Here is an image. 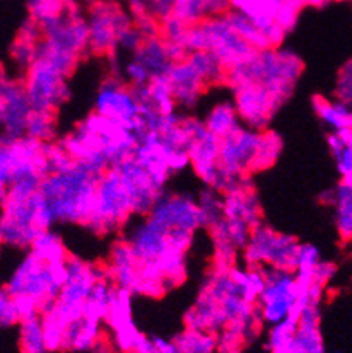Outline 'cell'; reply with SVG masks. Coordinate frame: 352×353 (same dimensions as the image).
<instances>
[{"mask_svg":"<svg viewBox=\"0 0 352 353\" xmlns=\"http://www.w3.org/2000/svg\"><path fill=\"white\" fill-rule=\"evenodd\" d=\"M33 104L28 97L23 81L2 77L0 84V125L2 140L19 139L26 135L30 117L33 114Z\"/></svg>","mask_w":352,"mask_h":353,"instance_id":"e0dca14e","label":"cell"},{"mask_svg":"<svg viewBox=\"0 0 352 353\" xmlns=\"http://www.w3.org/2000/svg\"><path fill=\"white\" fill-rule=\"evenodd\" d=\"M168 81L173 89L176 103L183 110H190L195 106L207 89L206 81L190 63L188 59H183L171 65L170 72H168Z\"/></svg>","mask_w":352,"mask_h":353,"instance_id":"484cf974","label":"cell"},{"mask_svg":"<svg viewBox=\"0 0 352 353\" xmlns=\"http://www.w3.org/2000/svg\"><path fill=\"white\" fill-rule=\"evenodd\" d=\"M300 282L293 270L265 268V287L257 302L262 323L274 326L289 316H296Z\"/></svg>","mask_w":352,"mask_h":353,"instance_id":"4fadbf2b","label":"cell"},{"mask_svg":"<svg viewBox=\"0 0 352 353\" xmlns=\"http://www.w3.org/2000/svg\"><path fill=\"white\" fill-rule=\"evenodd\" d=\"M132 292L115 285L110 311L105 319L111 331V347L117 353L135 352L144 336L132 316Z\"/></svg>","mask_w":352,"mask_h":353,"instance_id":"d6986e66","label":"cell"},{"mask_svg":"<svg viewBox=\"0 0 352 353\" xmlns=\"http://www.w3.org/2000/svg\"><path fill=\"white\" fill-rule=\"evenodd\" d=\"M57 133L55 117L50 111H33L26 127V135L43 143L53 142Z\"/></svg>","mask_w":352,"mask_h":353,"instance_id":"f6af8a7d","label":"cell"},{"mask_svg":"<svg viewBox=\"0 0 352 353\" xmlns=\"http://www.w3.org/2000/svg\"><path fill=\"white\" fill-rule=\"evenodd\" d=\"M132 353H185L179 350L175 340H168L163 336H147L144 334L141 343L137 345L135 352Z\"/></svg>","mask_w":352,"mask_h":353,"instance_id":"681fc988","label":"cell"},{"mask_svg":"<svg viewBox=\"0 0 352 353\" xmlns=\"http://www.w3.org/2000/svg\"><path fill=\"white\" fill-rule=\"evenodd\" d=\"M171 14L188 26L199 24L204 19H207L206 0H175Z\"/></svg>","mask_w":352,"mask_h":353,"instance_id":"7dc6e473","label":"cell"},{"mask_svg":"<svg viewBox=\"0 0 352 353\" xmlns=\"http://www.w3.org/2000/svg\"><path fill=\"white\" fill-rule=\"evenodd\" d=\"M115 283L110 276H103L92 287L88 302L84 305V318L105 321L108 311H110L111 299H113Z\"/></svg>","mask_w":352,"mask_h":353,"instance_id":"74e56055","label":"cell"},{"mask_svg":"<svg viewBox=\"0 0 352 353\" xmlns=\"http://www.w3.org/2000/svg\"><path fill=\"white\" fill-rule=\"evenodd\" d=\"M72 3H75L74 0H28L30 19L36 21L41 26L46 21L66 12Z\"/></svg>","mask_w":352,"mask_h":353,"instance_id":"bcb514c9","label":"cell"},{"mask_svg":"<svg viewBox=\"0 0 352 353\" xmlns=\"http://www.w3.org/2000/svg\"><path fill=\"white\" fill-rule=\"evenodd\" d=\"M17 326H19V353H52L46 345L41 314L23 319Z\"/></svg>","mask_w":352,"mask_h":353,"instance_id":"f35d334b","label":"cell"},{"mask_svg":"<svg viewBox=\"0 0 352 353\" xmlns=\"http://www.w3.org/2000/svg\"><path fill=\"white\" fill-rule=\"evenodd\" d=\"M262 132L264 130H255L243 125L231 135L221 139L219 164L236 186L250 185L248 178L253 172V162L260 145Z\"/></svg>","mask_w":352,"mask_h":353,"instance_id":"2e32d148","label":"cell"},{"mask_svg":"<svg viewBox=\"0 0 352 353\" xmlns=\"http://www.w3.org/2000/svg\"><path fill=\"white\" fill-rule=\"evenodd\" d=\"M134 89L137 92L141 104H150L157 113L164 114V117L176 113L178 103L175 99L173 89H171L170 81H168V75L154 77L147 85Z\"/></svg>","mask_w":352,"mask_h":353,"instance_id":"4dcf8cb0","label":"cell"},{"mask_svg":"<svg viewBox=\"0 0 352 353\" xmlns=\"http://www.w3.org/2000/svg\"><path fill=\"white\" fill-rule=\"evenodd\" d=\"M81 55L62 48L57 43L43 38L38 45L33 63L26 68L23 82L35 111L55 113L67 99L70 91L67 79L77 67Z\"/></svg>","mask_w":352,"mask_h":353,"instance_id":"3957f363","label":"cell"},{"mask_svg":"<svg viewBox=\"0 0 352 353\" xmlns=\"http://www.w3.org/2000/svg\"><path fill=\"white\" fill-rule=\"evenodd\" d=\"M281 152H282V139L279 137V133L272 132V130H264V132H262L257 157H255V162H253V172L272 168V165L277 162Z\"/></svg>","mask_w":352,"mask_h":353,"instance_id":"ee69618b","label":"cell"},{"mask_svg":"<svg viewBox=\"0 0 352 353\" xmlns=\"http://www.w3.org/2000/svg\"><path fill=\"white\" fill-rule=\"evenodd\" d=\"M251 227L235 219L222 217L211 227L209 232L214 244V266L231 268L238 253L246 248L251 236Z\"/></svg>","mask_w":352,"mask_h":353,"instance_id":"7402d4cb","label":"cell"},{"mask_svg":"<svg viewBox=\"0 0 352 353\" xmlns=\"http://www.w3.org/2000/svg\"><path fill=\"white\" fill-rule=\"evenodd\" d=\"M235 106L243 125L255 130H267L284 101L257 84H239L231 89Z\"/></svg>","mask_w":352,"mask_h":353,"instance_id":"ac0fdd59","label":"cell"},{"mask_svg":"<svg viewBox=\"0 0 352 353\" xmlns=\"http://www.w3.org/2000/svg\"><path fill=\"white\" fill-rule=\"evenodd\" d=\"M303 68V60L293 50H257L245 62L229 68L226 84L231 89L239 84L262 85L286 103L293 96Z\"/></svg>","mask_w":352,"mask_h":353,"instance_id":"5b68a950","label":"cell"},{"mask_svg":"<svg viewBox=\"0 0 352 353\" xmlns=\"http://www.w3.org/2000/svg\"><path fill=\"white\" fill-rule=\"evenodd\" d=\"M300 244L301 243H297L294 236L279 232L262 222L260 225L251 230L246 248L243 250V259L248 266L293 270L294 272V261H296Z\"/></svg>","mask_w":352,"mask_h":353,"instance_id":"7c38bea8","label":"cell"},{"mask_svg":"<svg viewBox=\"0 0 352 353\" xmlns=\"http://www.w3.org/2000/svg\"><path fill=\"white\" fill-rule=\"evenodd\" d=\"M303 7H304V0H282V6L277 14L279 26H281L286 32L293 31Z\"/></svg>","mask_w":352,"mask_h":353,"instance_id":"f5cc1de1","label":"cell"},{"mask_svg":"<svg viewBox=\"0 0 352 353\" xmlns=\"http://www.w3.org/2000/svg\"><path fill=\"white\" fill-rule=\"evenodd\" d=\"M95 113L130 128L137 135L144 132L137 92L120 77H108L101 82L96 92Z\"/></svg>","mask_w":352,"mask_h":353,"instance_id":"5bb4252c","label":"cell"},{"mask_svg":"<svg viewBox=\"0 0 352 353\" xmlns=\"http://www.w3.org/2000/svg\"><path fill=\"white\" fill-rule=\"evenodd\" d=\"M226 17H228L229 24L235 28V31L245 39L248 45L253 46L255 50L272 48L268 39L262 34V31L255 26L253 21H251L250 17H246L245 14L238 12V10H229V12L226 14Z\"/></svg>","mask_w":352,"mask_h":353,"instance_id":"7bdbcfd3","label":"cell"},{"mask_svg":"<svg viewBox=\"0 0 352 353\" xmlns=\"http://www.w3.org/2000/svg\"><path fill=\"white\" fill-rule=\"evenodd\" d=\"M134 59L146 65L147 70L153 74V77L168 75L171 65L175 63L171 60L170 53H168L166 41H164L161 34L146 38L141 48L134 53Z\"/></svg>","mask_w":352,"mask_h":353,"instance_id":"1f68e13d","label":"cell"},{"mask_svg":"<svg viewBox=\"0 0 352 353\" xmlns=\"http://www.w3.org/2000/svg\"><path fill=\"white\" fill-rule=\"evenodd\" d=\"M41 205L39 185L16 183L2 190V221L0 237L6 246L30 250L38 236V214Z\"/></svg>","mask_w":352,"mask_h":353,"instance_id":"8992f818","label":"cell"},{"mask_svg":"<svg viewBox=\"0 0 352 353\" xmlns=\"http://www.w3.org/2000/svg\"><path fill=\"white\" fill-rule=\"evenodd\" d=\"M222 217L235 219L251 229L262 224L260 200L250 185L238 186V188L224 193V215Z\"/></svg>","mask_w":352,"mask_h":353,"instance_id":"4316f807","label":"cell"},{"mask_svg":"<svg viewBox=\"0 0 352 353\" xmlns=\"http://www.w3.org/2000/svg\"><path fill=\"white\" fill-rule=\"evenodd\" d=\"M313 110L320 120L326 125L332 132H339L344 128H352V106L335 99L330 101L326 97L315 96Z\"/></svg>","mask_w":352,"mask_h":353,"instance_id":"d6a6232c","label":"cell"},{"mask_svg":"<svg viewBox=\"0 0 352 353\" xmlns=\"http://www.w3.org/2000/svg\"><path fill=\"white\" fill-rule=\"evenodd\" d=\"M325 201L333 207L337 232L340 239L351 243L352 241V185L340 181L335 188L323 194Z\"/></svg>","mask_w":352,"mask_h":353,"instance_id":"f546056e","label":"cell"},{"mask_svg":"<svg viewBox=\"0 0 352 353\" xmlns=\"http://www.w3.org/2000/svg\"><path fill=\"white\" fill-rule=\"evenodd\" d=\"M185 48L188 53L199 50L214 53L228 70L243 63L257 52L235 31L226 16L207 17L202 23L190 26L185 38Z\"/></svg>","mask_w":352,"mask_h":353,"instance_id":"ba28073f","label":"cell"},{"mask_svg":"<svg viewBox=\"0 0 352 353\" xmlns=\"http://www.w3.org/2000/svg\"><path fill=\"white\" fill-rule=\"evenodd\" d=\"M89 50L96 55H110L118 46V38L135 23L134 14L127 12L113 0H96L88 12Z\"/></svg>","mask_w":352,"mask_h":353,"instance_id":"9a60e30c","label":"cell"},{"mask_svg":"<svg viewBox=\"0 0 352 353\" xmlns=\"http://www.w3.org/2000/svg\"><path fill=\"white\" fill-rule=\"evenodd\" d=\"M294 273L300 283L318 282L325 285L335 273V265L329 261H323L322 253L315 244L304 243L300 244L294 261Z\"/></svg>","mask_w":352,"mask_h":353,"instance_id":"83f0119b","label":"cell"},{"mask_svg":"<svg viewBox=\"0 0 352 353\" xmlns=\"http://www.w3.org/2000/svg\"><path fill=\"white\" fill-rule=\"evenodd\" d=\"M124 74L132 88H142V85H147L154 79L153 74L147 70L146 65L139 62V60H135L134 57H132V60H128V62L125 63Z\"/></svg>","mask_w":352,"mask_h":353,"instance_id":"db71d44e","label":"cell"},{"mask_svg":"<svg viewBox=\"0 0 352 353\" xmlns=\"http://www.w3.org/2000/svg\"><path fill=\"white\" fill-rule=\"evenodd\" d=\"M207 17L226 16L229 10H233L231 0H206Z\"/></svg>","mask_w":352,"mask_h":353,"instance_id":"680465c9","label":"cell"},{"mask_svg":"<svg viewBox=\"0 0 352 353\" xmlns=\"http://www.w3.org/2000/svg\"><path fill=\"white\" fill-rule=\"evenodd\" d=\"M132 215L130 198L115 168H110L99 176L91 217L84 227L96 236H111L125 229Z\"/></svg>","mask_w":352,"mask_h":353,"instance_id":"8fae6325","label":"cell"},{"mask_svg":"<svg viewBox=\"0 0 352 353\" xmlns=\"http://www.w3.org/2000/svg\"><path fill=\"white\" fill-rule=\"evenodd\" d=\"M257 304L245 299L229 268L214 270L204 279L195 304L186 311L185 327L219 334L229 324L255 331L258 326Z\"/></svg>","mask_w":352,"mask_h":353,"instance_id":"6da1fadb","label":"cell"},{"mask_svg":"<svg viewBox=\"0 0 352 353\" xmlns=\"http://www.w3.org/2000/svg\"><path fill=\"white\" fill-rule=\"evenodd\" d=\"M106 268L115 285L132 292L134 295H141V263H139L137 256L134 254V251H132L130 244H128L127 241H117V243L111 246Z\"/></svg>","mask_w":352,"mask_h":353,"instance_id":"cb8c5ba5","label":"cell"},{"mask_svg":"<svg viewBox=\"0 0 352 353\" xmlns=\"http://www.w3.org/2000/svg\"><path fill=\"white\" fill-rule=\"evenodd\" d=\"M46 162H48L50 172H59L70 168L75 161L72 159L70 154L63 149L62 143L50 142L46 143Z\"/></svg>","mask_w":352,"mask_h":353,"instance_id":"816d5d0a","label":"cell"},{"mask_svg":"<svg viewBox=\"0 0 352 353\" xmlns=\"http://www.w3.org/2000/svg\"><path fill=\"white\" fill-rule=\"evenodd\" d=\"M173 340L185 353H219V336L211 331L185 327Z\"/></svg>","mask_w":352,"mask_h":353,"instance_id":"60d3db41","label":"cell"},{"mask_svg":"<svg viewBox=\"0 0 352 353\" xmlns=\"http://www.w3.org/2000/svg\"><path fill=\"white\" fill-rule=\"evenodd\" d=\"M130 7V12L134 16H141V14H149L147 12V7H146V0H125Z\"/></svg>","mask_w":352,"mask_h":353,"instance_id":"91938a15","label":"cell"},{"mask_svg":"<svg viewBox=\"0 0 352 353\" xmlns=\"http://www.w3.org/2000/svg\"><path fill=\"white\" fill-rule=\"evenodd\" d=\"M333 96H335V99L352 106V59L347 60L337 72Z\"/></svg>","mask_w":352,"mask_h":353,"instance_id":"c3c4849f","label":"cell"},{"mask_svg":"<svg viewBox=\"0 0 352 353\" xmlns=\"http://www.w3.org/2000/svg\"><path fill=\"white\" fill-rule=\"evenodd\" d=\"M91 2H96V0H91Z\"/></svg>","mask_w":352,"mask_h":353,"instance_id":"e7e4bbea","label":"cell"},{"mask_svg":"<svg viewBox=\"0 0 352 353\" xmlns=\"http://www.w3.org/2000/svg\"><path fill=\"white\" fill-rule=\"evenodd\" d=\"M173 2L175 0H146L147 12L161 21L170 16L173 10Z\"/></svg>","mask_w":352,"mask_h":353,"instance_id":"6f0895ef","label":"cell"},{"mask_svg":"<svg viewBox=\"0 0 352 353\" xmlns=\"http://www.w3.org/2000/svg\"><path fill=\"white\" fill-rule=\"evenodd\" d=\"M204 123L209 128V132L214 133L219 139H226L239 127H243V121L239 118L238 111H236L235 103H228V101H222V103L212 106Z\"/></svg>","mask_w":352,"mask_h":353,"instance_id":"836d02e7","label":"cell"},{"mask_svg":"<svg viewBox=\"0 0 352 353\" xmlns=\"http://www.w3.org/2000/svg\"><path fill=\"white\" fill-rule=\"evenodd\" d=\"M188 24L183 23L182 19L170 14L168 17L161 19V31L159 34L163 36L166 41L171 43H179V45L185 46V38H186V32H188Z\"/></svg>","mask_w":352,"mask_h":353,"instance_id":"f907efd6","label":"cell"},{"mask_svg":"<svg viewBox=\"0 0 352 353\" xmlns=\"http://www.w3.org/2000/svg\"><path fill=\"white\" fill-rule=\"evenodd\" d=\"M144 41H146V36L142 34V31L139 30L134 23L132 26H128L127 30L120 34V38H118L117 50H121V52L132 53V55H134V53L141 48Z\"/></svg>","mask_w":352,"mask_h":353,"instance_id":"9f6ffc18","label":"cell"},{"mask_svg":"<svg viewBox=\"0 0 352 353\" xmlns=\"http://www.w3.org/2000/svg\"><path fill=\"white\" fill-rule=\"evenodd\" d=\"M233 10L245 14L268 39L272 48H279L287 32L277 24V14L282 0H231Z\"/></svg>","mask_w":352,"mask_h":353,"instance_id":"603a6c76","label":"cell"},{"mask_svg":"<svg viewBox=\"0 0 352 353\" xmlns=\"http://www.w3.org/2000/svg\"><path fill=\"white\" fill-rule=\"evenodd\" d=\"M101 321L82 316L67 326L63 350L66 352H99L106 345Z\"/></svg>","mask_w":352,"mask_h":353,"instance_id":"f1b7e54d","label":"cell"},{"mask_svg":"<svg viewBox=\"0 0 352 353\" xmlns=\"http://www.w3.org/2000/svg\"><path fill=\"white\" fill-rule=\"evenodd\" d=\"M333 2H347V0H333Z\"/></svg>","mask_w":352,"mask_h":353,"instance_id":"6125c7cd","label":"cell"},{"mask_svg":"<svg viewBox=\"0 0 352 353\" xmlns=\"http://www.w3.org/2000/svg\"><path fill=\"white\" fill-rule=\"evenodd\" d=\"M231 276L238 287L242 289L243 295L248 302L257 304L258 297H260L262 290L265 287V268H258V266H235L229 268Z\"/></svg>","mask_w":352,"mask_h":353,"instance_id":"ab89813d","label":"cell"},{"mask_svg":"<svg viewBox=\"0 0 352 353\" xmlns=\"http://www.w3.org/2000/svg\"><path fill=\"white\" fill-rule=\"evenodd\" d=\"M19 323L21 318L16 307V301H14V297L9 292L2 289V292H0V324L3 327H10Z\"/></svg>","mask_w":352,"mask_h":353,"instance_id":"11a10c76","label":"cell"},{"mask_svg":"<svg viewBox=\"0 0 352 353\" xmlns=\"http://www.w3.org/2000/svg\"><path fill=\"white\" fill-rule=\"evenodd\" d=\"M99 176L79 162L59 172H50L39 185L57 224L86 225L92 212Z\"/></svg>","mask_w":352,"mask_h":353,"instance_id":"277c9868","label":"cell"},{"mask_svg":"<svg viewBox=\"0 0 352 353\" xmlns=\"http://www.w3.org/2000/svg\"><path fill=\"white\" fill-rule=\"evenodd\" d=\"M60 143L75 162L101 176L110 168L134 156L139 135L117 121L91 113Z\"/></svg>","mask_w":352,"mask_h":353,"instance_id":"7a4b0ae2","label":"cell"},{"mask_svg":"<svg viewBox=\"0 0 352 353\" xmlns=\"http://www.w3.org/2000/svg\"><path fill=\"white\" fill-rule=\"evenodd\" d=\"M197 203H199L202 225L206 229H211L224 215V193L217 192V190L206 186L197 198Z\"/></svg>","mask_w":352,"mask_h":353,"instance_id":"b9f144b4","label":"cell"},{"mask_svg":"<svg viewBox=\"0 0 352 353\" xmlns=\"http://www.w3.org/2000/svg\"><path fill=\"white\" fill-rule=\"evenodd\" d=\"M103 276H110L106 265H96V263H88L81 258L69 256L66 283H63L57 301L43 312H48L53 318L59 319V323L67 331L69 324L84 316V305L88 302L89 294H91L95 283Z\"/></svg>","mask_w":352,"mask_h":353,"instance_id":"9c48e42d","label":"cell"},{"mask_svg":"<svg viewBox=\"0 0 352 353\" xmlns=\"http://www.w3.org/2000/svg\"><path fill=\"white\" fill-rule=\"evenodd\" d=\"M66 280L67 263H46L30 251L10 273L3 289L14 297H31L43 312L57 301Z\"/></svg>","mask_w":352,"mask_h":353,"instance_id":"52a82bcc","label":"cell"},{"mask_svg":"<svg viewBox=\"0 0 352 353\" xmlns=\"http://www.w3.org/2000/svg\"><path fill=\"white\" fill-rule=\"evenodd\" d=\"M326 143L342 181L352 185V128L332 132L326 137Z\"/></svg>","mask_w":352,"mask_h":353,"instance_id":"e575fe53","label":"cell"},{"mask_svg":"<svg viewBox=\"0 0 352 353\" xmlns=\"http://www.w3.org/2000/svg\"><path fill=\"white\" fill-rule=\"evenodd\" d=\"M30 251L46 263H67L69 259V253H67L62 237L53 229L39 230Z\"/></svg>","mask_w":352,"mask_h":353,"instance_id":"d590c367","label":"cell"},{"mask_svg":"<svg viewBox=\"0 0 352 353\" xmlns=\"http://www.w3.org/2000/svg\"><path fill=\"white\" fill-rule=\"evenodd\" d=\"M113 168L115 171H117L118 178H120L128 198H130L134 215L144 217V215L149 214L150 208L156 205V201L159 200L161 194L164 193V188H161V186L154 181L153 176H150L134 157L120 162V164L113 165Z\"/></svg>","mask_w":352,"mask_h":353,"instance_id":"ffe728a7","label":"cell"},{"mask_svg":"<svg viewBox=\"0 0 352 353\" xmlns=\"http://www.w3.org/2000/svg\"><path fill=\"white\" fill-rule=\"evenodd\" d=\"M330 0H304V6H310V7H317V9H320V7L326 6Z\"/></svg>","mask_w":352,"mask_h":353,"instance_id":"94428289","label":"cell"},{"mask_svg":"<svg viewBox=\"0 0 352 353\" xmlns=\"http://www.w3.org/2000/svg\"><path fill=\"white\" fill-rule=\"evenodd\" d=\"M320 305H310L300 314V326L287 343L271 353H326L320 331Z\"/></svg>","mask_w":352,"mask_h":353,"instance_id":"d4e9b609","label":"cell"},{"mask_svg":"<svg viewBox=\"0 0 352 353\" xmlns=\"http://www.w3.org/2000/svg\"><path fill=\"white\" fill-rule=\"evenodd\" d=\"M186 59H188L190 63L197 68V72L202 75L207 88L226 84L228 68L224 67V63H222L214 53L207 52V50H199V52H190L188 55H186Z\"/></svg>","mask_w":352,"mask_h":353,"instance_id":"8d00e7d4","label":"cell"},{"mask_svg":"<svg viewBox=\"0 0 352 353\" xmlns=\"http://www.w3.org/2000/svg\"><path fill=\"white\" fill-rule=\"evenodd\" d=\"M335 353H344V352H335Z\"/></svg>","mask_w":352,"mask_h":353,"instance_id":"be15d7a7","label":"cell"},{"mask_svg":"<svg viewBox=\"0 0 352 353\" xmlns=\"http://www.w3.org/2000/svg\"><path fill=\"white\" fill-rule=\"evenodd\" d=\"M48 174L46 143L28 135L2 140V147H0V186L2 190L16 183L41 185V181Z\"/></svg>","mask_w":352,"mask_h":353,"instance_id":"30bf717a","label":"cell"},{"mask_svg":"<svg viewBox=\"0 0 352 353\" xmlns=\"http://www.w3.org/2000/svg\"><path fill=\"white\" fill-rule=\"evenodd\" d=\"M147 215L166 229H186L197 232L204 227L197 198L190 194L163 193Z\"/></svg>","mask_w":352,"mask_h":353,"instance_id":"44dd1931","label":"cell"}]
</instances>
